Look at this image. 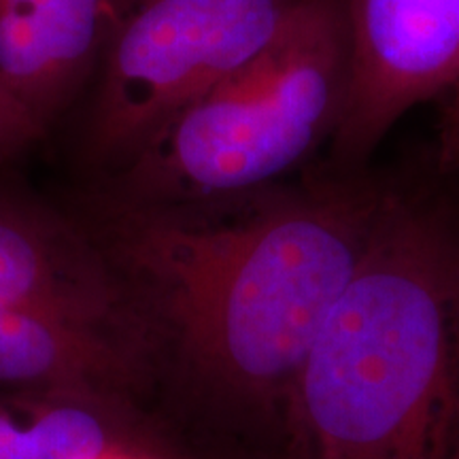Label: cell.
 <instances>
[{
	"instance_id": "5",
	"label": "cell",
	"mask_w": 459,
	"mask_h": 459,
	"mask_svg": "<svg viewBox=\"0 0 459 459\" xmlns=\"http://www.w3.org/2000/svg\"><path fill=\"white\" fill-rule=\"evenodd\" d=\"M349 99L330 145L355 172L411 108L459 83V0H344Z\"/></svg>"
},
{
	"instance_id": "4",
	"label": "cell",
	"mask_w": 459,
	"mask_h": 459,
	"mask_svg": "<svg viewBox=\"0 0 459 459\" xmlns=\"http://www.w3.org/2000/svg\"><path fill=\"white\" fill-rule=\"evenodd\" d=\"M298 0H136L119 15L91 107L90 156L111 172L249 62Z\"/></svg>"
},
{
	"instance_id": "11",
	"label": "cell",
	"mask_w": 459,
	"mask_h": 459,
	"mask_svg": "<svg viewBox=\"0 0 459 459\" xmlns=\"http://www.w3.org/2000/svg\"><path fill=\"white\" fill-rule=\"evenodd\" d=\"M459 136V83L457 88L451 91V102L449 111H446V122H445V145L446 143L455 141Z\"/></svg>"
},
{
	"instance_id": "15",
	"label": "cell",
	"mask_w": 459,
	"mask_h": 459,
	"mask_svg": "<svg viewBox=\"0 0 459 459\" xmlns=\"http://www.w3.org/2000/svg\"><path fill=\"white\" fill-rule=\"evenodd\" d=\"M453 459H459V443H457V449H455V453H453Z\"/></svg>"
},
{
	"instance_id": "13",
	"label": "cell",
	"mask_w": 459,
	"mask_h": 459,
	"mask_svg": "<svg viewBox=\"0 0 459 459\" xmlns=\"http://www.w3.org/2000/svg\"><path fill=\"white\" fill-rule=\"evenodd\" d=\"M445 160H446V164L459 170V136L455 141L446 143L445 145Z\"/></svg>"
},
{
	"instance_id": "8",
	"label": "cell",
	"mask_w": 459,
	"mask_h": 459,
	"mask_svg": "<svg viewBox=\"0 0 459 459\" xmlns=\"http://www.w3.org/2000/svg\"><path fill=\"white\" fill-rule=\"evenodd\" d=\"M141 406L66 389L0 387V459H177Z\"/></svg>"
},
{
	"instance_id": "14",
	"label": "cell",
	"mask_w": 459,
	"mask_h": 459,
	"mask_svg": "<svg viewBox=\"0 0 459 459\" xmlns=\"http://www.w3.org/2000/svg\"><path fill=\"white\" fill-rule=\"evenodd\" d=\"M115 459H160V457H115ZM179 459V457H177Z\"/></svg>"
},
{
	"instance_id": "1",
	"label": "cell",
	"mask_w": 459,
	"mask_h": 459,
	"mask_svg": "<svg viewBox=\"0 0 459 459\" xmlns=\"http://www.w3.org/2000/svg\"><path fill=\"white\" fill-rule=\"evenodd\" d=\"M392 186L359 170L186 204H68L128 298L149 412L177 445L287 459L298 377Z\"/></svg>"
},
{
	"instance_id": "6",
	"label": "cell",
	"mask_w": 459,
	"mask_h": 459,
	"mask_svg": "<svg viewBox=\"0 0 459 459\" xmlns=\"http://www.w3.org/2000/svg\"><path fill=\"white\" fill-rule=\"evenodd\" d=\"M0 311L90 325L141 361L128 298L99 240L71 206L11 187H0Z\"/></svg>"
},
{
	"instance_id": "3",
	"label": "cell",
	"mask_w": 459,
	"mask_h": 459,
	"mask_svg": "<svg viewBox=\"0 0 459 459\" xmlns=\"http://www.w3.org/2000/svg\"><path fill=\"white\" fill-rule=\"evenodd\" d=\"M347 99L344 0H298L249 62L96 187L132 203L186 204L279 186L332 145Z\"/></svg>"
},
{
	"instance_id": "7",
	"label": "cell",
	"mask_w": 459,
	"mask_h": 459,
	"mask_svg": "<svg viewBox=\"0 0 459 459\" xmlns=\"http://www.w3.org/2000/svg\"><path fill=\"white\" fill-rule=\"evenodd\" d=\"M115 0H0V79L49 126L119 22Z\"/></svg>"
},
{
	"instance_id": "12",
	"label": "cell",
	"mask_w": 459,
	"mask_h": 459,
	"mask_svg": "<svg viewBox=\"0 0 459 459\" xmlns=\"http://www.w3.org/2000/svg\"><path fill=\"white\" fill-rule=\"evenodd\" d=\"M181 459H251V457H240V455H221V453H204V451H192L183 449Z\"/></svg>"
},
{
	"instance_id": "10",
	"label": "cell",
	"mask_w": 459,
	"mask_h": 459,
	"mask_svg": "<svg viewBox=\"0 0 459 459\" xmlns=\"http://www.w3.org/2000/svg\"><path fill=\"white\" fill-rule=\"evenodd\" d=\"M45 132L48 124L0 79V164L24 153Z\"/></svg>"
},
{
	"instance_id": "9",
	"label": "cell",
	"mask_w": 459,
	"mask_h": 459,
	"mask_svg": "<svg viewBox=\"0 0 459 459\" xmlns=\"http://www.w3.org/2000/svg\"><path fill=\"white\" fill-rule=\"evenodd\" d=\"M0 387L66 389L149 412L139 358L105 332L51 315L0 311Z\"/></svg>"
},
{
	"instance_id": "2",
	"label": "cell",
	"mask_w": 459,
	"mask_h": 459,
	"mask_svg": "<svg viewBox=\"0 0 459 459\" xmlns=\"http://www.w3.org/2000/svg\"><path fill=\"white\" fill-rule=\"evenodd\" d=\"M459 220L392 186L298 377L287 459H453Z\"/></svg>"
}]
</instances>
